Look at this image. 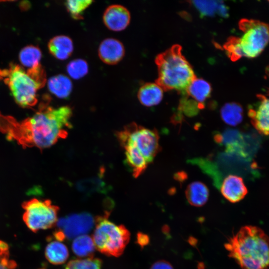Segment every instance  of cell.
Here are the masks:
<instances>
[{
  "label": "cell",
  "mask_w": 269,
  "mask_h": 269,
  "mask_svg": "<svg viewBox=\"0 0 269 269\" xmlns=\"http://www.w3.org/2000/svg\"><path fill=\"white\" fill-rule=\"evenodd\" d=\"M225 247L242 269H269V238L259 227H243Z\"/></svg>",
  "instance_id": "cell-1"
},
{
  "label": "cell",
  "mask_w": 269,
  "mask_h": 269,
  "mask_svg": "<svg viewBox=\"0 0 269 269\" xmlns=\"http://www.w3.org/2000/svg\"><path fill=\"white\" fill-rule=\"evenodd\" d=\"M0 81L7 86L17 104L29 108L37 104V92L45 85L46 76L40 64L25 69L11 63L7 68H0Z\"/></svg>",
  "instance_id": "cell-2"
},
{
  "label": "cell",
  "mask_w": 269,
  "mask_h": 269,
  "mask_svg": "<svg viewBox=\"0 0 269 269\" xmlns=\"http://www.w3.org/2000/svg\"><path fill=\"white\" fill-rule=\"evenodd\" d=\"M182 48L173 45L155 58L158 77L156 83L163 90L186 92L196 78L193 69L182 54Z\"/></svg>",
  "instance_id": "cell-3"
},
{
  "label": "cell",
  "mask_w": 269,
  "mask_h": 269,
  "mask_svg": "<svg viewBox=\"0 0 269 269\" xmlns=\"http://www.w3.org/2000/svg\"><path fill=\"white\" fill-rule=\"evenodd\" d=\"M116 137L128 160L145 159L149 164L159 151L157 132L135 123L128 124L117 132Z\"/></svg>",
  "instance_id": "cell-4"
},
{
  "label": "cell",
  "mask_w": 269,
  "mask_h": 269,
  "mask_svg": "<svg viewBox=\"0 0 269 269\" xmlns=\"http://www.w3.org/2000/svg\"><path fill=\"white\" fill-rule=\"evenodd\" d=\"M108 215V213L97 217L92 239L99 252L108 256L119 257L129 242L130 233L124 225L110 221Z\"/></svg>",
  "instance_id": "cell-5"
},
{
  "label": "cell",
  "mask_w": 269,
  "mask_h": 269,
  "mask_svg": "<svg viewBox=\"0 0 269 269\" xmlns=\"http://www.w3.org/2000/svg\"><path fill=\"white\" fill-rule=\"evenodd\" d=\"M243 34L239 42L244 57L259 55L269 42V24L255 19H243L239 22Z\"/></svg>",
  "instance_id": "cell-6"
},
{
  "label": "cell",
  "mask_w": 269,
  "mask_h": 269,
  "mask_svg": "<svg viewBox=\"0 0 269 269\" xmlns=\"http://www.w3.org/2000/svg\"><path fill=\"white\" fill-rule=\"evenodd\" d=\"M22 207L25 211L23 221L27 227L34 232L50 228L57 221L59 208L53 205L49 200L33 198L24 202Z\"/></svg>",
  "instance_id": "cell-7"
},
{
  "label": "cell",
  "mask_w": 269,
  "mask_h": 269,
  "mask_svg": "<svg viewBox=\"0 0 269 269\" xmlns=\"http://www.w3.org/2000/svg\"><path fill=\"white\" fill-rule=\"evenodd\" d=\"M95 223L96 219L88 213L72 214L57 220L53 235L58 241L70 240L89 232Z\"/></svg>",
  "instance_id": "cell-8"
},
{
  "label": "cell",
  "mask_w": 269,
  "mask_h": 269,
  "mask_svg": "<svg viewBox=\"0 0 269 269\" xmlns=\"http://www.w3.org/2000/svg\"><path fill=\"white\" fill-rule=\"evenodd\" d=\"M259 102L250 108L248 115L256 130L261 134L269 136V98L263 95H258Z\"/></svg>",
  "instance_id": "cell-9"
},
{
  "label": "cell",
  "mask_w": 269,
  "mask_h": 269,
  "mask_svg": "<svg viewBox=\"0 0 269 269\" xmlns=\"http://www.w3.org/2000/svg\"><path fill=\"white\" fill-rule=\"evenodd\" d=\"M131 15L123 5L113 4L109 6L103 14V21L106 27L114 31L125 29L129 24Z\"/></svg>",
  "instance_id": "cell-10"
},
{
  "label": "cell",
  "mask_w": 269,
  "mask_h": 269,
  "mask_svg": "<svg viewBox=\"0 0 269 269\" xmlns=\"http://www.w3.org/2000/svg\"><path fill=\"white\" fill-rule=\"evenodd\" d=\"M214 139L217 143L225 145L229 152L236 153L245 158L249 156L245 150L244 136L238 130L228 129L223 134H215Z\"/></svg>",
  "instance_id": "cell-11"
},
{
  "label": "cell",
  "mask_w": 269,
  "mask_h": 269,
  "mask_svg": "<svg viewBox=\"0 0 269 269\" xmlns=\"http://www.w3.org/2000/svg\"><path fill=\"white\" fill-rule=\"evenodd\" d=\"M220 189L222 195L232 203L239 202L248 192L243 179L234 175L226 177L220 184Z\"/></svg>",
  "instance_id": "cell-12"
},
{
  "label": "cell",
  "mask_w": 269,
  "mask_h": 269,
  "mask_svg": "<svg viewBox=\"0 0 269 269\" xmlns=\"http://www.w3.org/2000/svg\"><path fill=\"white\" fill-rule=\"evenodd\" d=\"M98 55L104 63L109 65L116 64L124 57L125 48L123 43L118 39L107 38L100 43Z\"/></svg>",
  "instance_id": "cell-13"
},
{
  "label": "cell",
  "mask_w": 269,
  "mask_h": 269,
  "mask_svg": "<svg viewBox=\"0 0 269 269\" xmlns=\"http://www.w3.org/2000/svg\"><path fill=\"white\" fill-rule=\"evenodd\" d=\"M72 39L66 35H58L51 38L48 44L49 52L59 60L68 58L73 51Z\"/></svg>",
  "instance_id": "cell-14"
},
{
  "label": "cell",
  "mask_w": 269,
  "mask_h": 269,
  "mask_svg": "<svg viewBox=\"0 0 269 269\" xmlns=\"http://www.w3.org/2000/svg\"><path fill=\"white\" fill-rule=\"evenodd\" d=\"M163 96V89L156 83H147L139 88L137 97L140 103L146 107L158 104Z\"/></svg>",
  "instance_id": "cell-15"
},
{
  "label": "cell",
  "mask_w": 269,
  "mask_h": 269,
  "mask_svg": "<svg viewBox=\"0 0 269 269\" xmlns=\"http://www.w3.org/2000/svg\"><path fill=\"white\" fill-rule=\"evenodd\" d=\"M185 195L190 204L195 207H201L208 200L209 190L204 183L195 181L188 185Z\"/></svg>",
  "instance_id": "cell-16"
},
{
  "label": "cell",
  "mask_w": 269,
  "mask_h": 269,
  "mask_svg": "<svg viewBox=\"0 0 269 269\" xmlns=\"http://www.w3.org/2000/svg\"><path fill=\"white\" fill-rule=\"evenodd\" d=\"M211 90V86L207 81L195 78L189 84L186 92L194 101L203 106V103L210 97Z\"/></svg>",
  "instance_id": "cell-17"
},
{
  "label": "cell",
  "mask_w": 269,
  "mask_h": 269,
  "mask_svg": "<svg viewBox=\"0 0 269 269\" xmlns=\"http://www.w3.org/2000/svg\"><path fill=\"white\" fill-rule=\"evenodd\" d=\"M49 90L59 98H66L72 90V83L70 79L63 75H58L50 78L48 81Z\"/></svg>",
  "instance_id": "cell-18"
},
{
  "label": "cell",
  "mask_w": 269,
  "mask_h": 269,
  "mask_svg": "<svg viewBox=\"0 0 269 269\" xmlns=\"http://www.w3.org/2000/svg\"><path fill=\"white\" fill-rule=\"evenodd\" d=\"M47 260L54 265H60L66 262L69 256L67 247L60 241H54L49 243L45 250Z\"/></svg>",
  "instance_id": "cell-19"
},
{
  "label": "cell",
  "mask_w": 269,
  "mask_h": 269,
  "mask_svg": "<svg viewBox=\"0 0 269 269\" xmlns=\"http://www.w3.org/2000/svg\"><path fill=\"white\" fill-rule=\"evenodd\" d=\"M191 2L203 16H212L215 13L223 17L228 16L227 7L221 1L194 0Z\"/></svg>",
  "instance_id": "cell-20"
},
{
  "label": "cell",
  "mask_w": 269,
  "mask_h": 269,
  "mask_svg": "<svg viewBox=\"0 0 269 269\" xmlns=\"http://www.w3.org/2000/svg\"><path fill=\"white\" fill-rule=\"evenodd\" d=\"M220 115L226 124L236 126L240 124L243 119V110L242 106L236 103H228L221 108Z\"/></svg>",
  "instance_id": "cell-21"
},
{
  "label": "cell",
  "mask_w": 269,
  "mask_h": 269,
  "mask_svg": "<svg viewBox=\"0 0 269 269\" xmlns=\"http://www.w3.org/2000/svg\"><path fill=\"white\" fill-rule=\"evenodd\" d=\"M72 249L73 253L78 257H93L95 246L93 239L87 235L77 237L73 242Z\"/></svg>",
  "instance_id": "cell-22"
},
{
  "label": "cell",
  "mask_w": 269,
  "mask_h": 269,
  "mask_svg": "<svg viewBox=\"0 0 269 269\" xmlns=\"http://www.w3.org/2000/svg\"><path fill=\"white\" fill-rule=\"evenodd\" d=\"M41 57L42 54L40 49L33 45L24 47L20 50L19 54L20 63L28 68L40 64Z\"/></svg>",
  "instance_id": "cell-23"
},
{
  "label": "cell",
  "mask_w": 269,
  "mask_h": 269,
  "mask_svg": "<svg viewBox=\"0 0 269 269\" xmlns=\"http://www.w3.org/2000/svg\"><path fill=\"white\" fill-rule=\"evenodd\" d=\"M100 176L80 180L77 183L76 187L80 191L86 193L103 192L106 185Z\"/></svg>",
  "instance_id": "cell-24"
},
{
  "label": "cell",
  "mask_w": 269,
  "mask_h": 269,
  "mask_svg": "<svg viewBox=\"0 0 269 269\" xmlns=\"http://www.w3.org/2000/svg\"><path fill=\"white\" fill-rule=\"evenodd\" d=\"M102 261L93 257L85 259H75L68 262L65 269H101Z\"/></svg>",
  "instance_id": "cell-25"
},
{
  "label": "cell",
  "mask_w": 269,
  "mask_h": 269,
  "mask_svg": "<svg viewBox=\"0 0 269 269\" xmlns=\"http://www.w3.org/2000/svg\"><path fill=\"white\" fill-rule=\"evenodd\" d=\"M68 75L73 79L78 80L85 76L88 72V65L81 59H74L67 66Z\"/></svg>",
  "instance_id": "cell-26"
},
{
  "label": "cell",
  "mask_w": 269,
  "mask_h": 269,
  "mask_svg": "<svg viewBox=\"0 0 269 269\" xmlns=\"http://www.w3.org/2000/svg\"><path fill=\"white\" fill-rule=\"evenodd\" d=\"M92 2L89 0H68L65 4L72 17L75 19H80L83 18V12Z\"/></svg>",
  "instance_id": "cell-27"
},
{
  "label": "cell",
  "mask_w": 269,
  "mask_h": 269,
  "mask_svg": "<svg viewBox=\"0 0 269 269\" xmlns=\"http://www.w3.org/2000/svg\"><path fill=\"white\" fill-rule=\"evenodd\" d=\"M228 56L232 61H236L244 57L239 42V37L232 36L224 46Z\"/></svg>",
  "instance_id": "cell-28"
},
{
  "label": "cell",
  "mask_w": 269,
  "mask_h": 269,
  "mask_svg": "<svg viewBox=\"0 0 269 269\" xmlns=\"http://www.w3.org/2000/svg\"><path fill=\"white\" fill-rule=\"evenodd\" d=\"M150 269H173L171 265L164 260H160L154 263Z\"/></svg>",
  "instance_id": "cell-29"
},
{
  "label": "cell",
  "mask_w": 269,
  "mask_h": 269,
  "mask_svg": "<svg viewBox=\"0 0 269 269\" xmlns=\"http://www.w3.org/2000/svg\"><path fill=\"white\" fill-rule=\"evenodd\" d=\"M149 242V238L148 235L141 233L139 232L137 234V243L142 248L147 245Z\"/></svg>",
  "instance_id": "cell-30"
},
{
  "label": "cell",
  "mask_w": 269,
  "mask_h": 269,
  "mask_svg": "<svg viewBox=\"0 0 269 269\" xmlns=\"http://www.w3.org/2000/svg\"><path fill=\"white\" fill-rule=\"evenodd\" d=\"M266 73L267 76L269 79V65L266 68ZM268 94L269 95V89L268 90Z\"/></svg>",
  "instance_id": "cell-31"
},
{
  "label": "cell",
  "mask_w": 269,
  "mask_h": 269,
  "mask_svg": "<svg viewBox=\"0 0 269 269\" xmlns=\"http://www.w3.org/2000/svg\"><path fill=\"white\" fill-rule=\"evenodd\" d=\"M0 269H8L5 265L0 263Z\"/></svg>",
  "instance_id": "cell-32"
},
{
  "label": "cell",
  "mask_w": 269,
  "mask_h": 269,
  "mask_svg": "<svg viewBox=\"0 0 269 269\" xmlns=\"http://www.w3.org/2000/svg\"><path fill=\"white\" fill-rule=\"evenodd\" d=\"M13 1L12 0H0V2H11Z\"/></svg>",
  "instance_id": "cell-33"
},
{
  "label": "cell",
  "mask_w": 269,
  "mask_h": 269,
  "mask_svg": "<svg viewBox=\"0 0 269 269\" xmlns=\"http://www.w3.org/2000/svg\"></svg>",
  "instance_id": "cell-34"
}]
</instances>
